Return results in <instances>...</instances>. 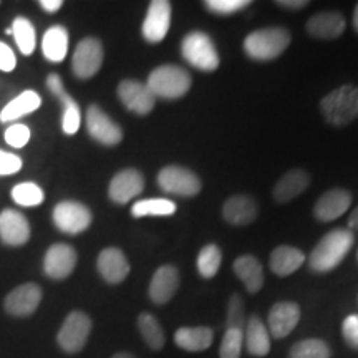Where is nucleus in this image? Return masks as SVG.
Listing matches in <instances>:
<instances>
[{
  "instance_id": "c9c22d12",
  "label": "nucleus",
  "mask_w": 358,
  "mask_h": 358,
  "mask_svg": "<svg viewBox=\"0 0 358 358\" xmlns=\"http://www.w3.org/2000/svg\"><path fill=\"white\" fill-rule=\"evenodd\" d=\"M10 198L22 208H35L45 201V192L35 182H19L12 187Z\"/></svg>"
},
{
  "instance_id": "39448f33",
  "label": "nucleus",
  "mask_w": 358,
  "mask_h": 358,
  "mask_svg": "<svg viewBox=\"0 0 358 358\" xmlns=\"http://www.w3.org/2000/svg\"><path fill=\"white\" fill-rule=\"evenodd\" d=\"M181 53L187 64L201 71H206V73L217 70L219 64H221L213 38L206 32H199V30L189 32L182 38Z\"/></svg>"
},
{
  "instance_id": "c03bdc74",
  "label": "nucleus",
  "mask_w": 358,
  "mask_h": 358,
  "mask_svg": "<svg viewBox=\"0 0 358 358\" xmlns=\"http://www.w3.org/2000/svg\"><path fill=\"white\" fill-rule=\"evenodd\" d=\"M307 0H277L275 6L287 8V10H302L303 7H307Z\"/></svg>"
},
{
  "instance_id": "de8ad7c7",
  "label": "nucleus",
  "mask_w": 358,
  "mask_h": 358,
  "mask_svg": "<svg viewBox=\"0 0 358 358\" xmlns=\"http://www.w3.org/2000/svg\"><path fill=\"white\" fill-rule=\"evenodd\" d=\"M111 358H136V357L131 355L129 352H118V353H115V355Z\"/></svg>"
},
{
  "instance_id": "7ed1b4c3",
  "label": "nucleus",
  "mask_w": 358,
  "mask_h": 358,
  "mask_svg": "<svg viewBox=\"0 0 358 358\" xmlns=\"http://www.w3.org/2000/svg\"><path fill=\"white\" fill-rule=\"evenodd\" d=\"M320 111L325 122L332 127H345L358 120V87L342 85L332 90L320 101Z\"/></svg>"
},
{
  "instance_id": "bb28decb",
  "label": "nucleus",
  "mask_w": 358,
  "mask_h": 358,
  "mask_svg": "<svg viewBox=\"0 0 358 358\" xmlns=\"http://www.w3.org/2000/svg\"><path fill=\"white\" fill-rule=\"evenodd\" d=\"M303 262H306V254L301 249L287 244L279 245L271 254V268L277 277L294 274L303 266Z\"/></svg>"
},
{
  "instance_id": "5701e85b",
  "label": "nucleus",
  "mask_w": 358,
  "mask_h": 358,
  "mask_svg": "<svg viewBox=\"0 0 358 358\" xmlns=\"http://www.w3.org/2000/svg\"><path fill=\"white\" fill-rule=\"evenodd\" d=\"M259 206L248 194H234L224 201L222 217L231 226H249L257 219Z\"/></svg>"
},
{
  "instance_id": "6e6552de",
  "label": "nucleus",
  "mask_w": 358,
  "mask_h": 358,
  "mask_svg": "<svg viewBox=\"0 0 358 358\" xmlns=\"http://www.w3.org/2000/svg\"><path fill=\"white\" fill-rule=\"evenodd\" d=\"M52 219L55 227L64 234L77 236L87 231L93 221V214L87 204L78 201H62L53 208Z\"/></svg>"
},
{
  "instance_id": "a18cd8bd",
  "label": "nucleus",
  "mask_w": 358,
  "mask_h": 358,
  "mask_svg": "<svg viewBox=\"0 0 358 358\" xmlns=\"http://www.w3.org/2000/svg\"><path fill=\"white\" fill-rule=\"evenodd\" d=\"M40 7H42L43 12L47 13H55L64 7V2L62 0H40Z\"/></svg>"
},
{
  "instance_id": "4be33fe9",
  "label": "nucleus",
  "mask_w": 358,
  "mask_h": 358,
  "mask_svg": "<svg viewBox=\"0 0 358 358\" xmlns=\"http://www.w3.org/2000/svg\"><path fill=\"white\" fill-rule=\"evenodd\" d=\"M301 320V307L295 302H277L268 312V332L274 338H285Z\"/></svg>"
},
{
  "instance_id": "a878e982",
  "label": "nucleus",
  "mask_w": 358,
  "mask_h": 358,
  "mask_svg": "<svg viewBox=\"0 0 358 358\" xmlns=\"http://www.w3.org/2000/svg\"><path fill=\"white\" fill-rule=\"evenodd\" d=\"M234 272L249 294L261 292L264 287V268L256 256L245 254V256L237 257L234 261Z\"/></svg>"
},
{
  "instance_id": "f257e3e1",
  "label": "nucleus",
  "mask_w": 358,
  "mask_h": 358,
  "mask_svg": "<svg viewBox=\"0 0 358 358\" xmlns=\"http://www.w3.org/2000/svg\"><path fill=\"white\" fill-rule=\"evenodd\" d=\"M353 241L355 237L350 229L338 227V229L327 232L313 248L310 257H308V266L317 274H327V272L334 271L350 252Z\"/></svg>"
},
{
  "instance_id": "c756f323",
  "label": "nucleus",
  "mask_w": 358,
  "mask_h": 358,
  "mask_svg": "<svg viewBox=\"0 0 358 358\" xmlns=\"http://www.w3.org/2000/svg\"><path fill=\"white\" fill-rule=\"evenodd\" d=\"M69 30L64 25H53L42 38V53L52 64H62L69 53Z\"/></svg>"
},
{
  "instance_id": "f03ea898",
  "label": "nucleus",
  "mask_w": 358,
  "mask_h": 358,
  "mask_svg": "<svg viewBox=\"0 0 358 358\" xmlns=\"http://www.w3.org/2000/svg\"><path fill=\"white\" fill-rule=\"evenodd\" d=\"M290 32L282 27L254 30L244 40V52L250 60L271 62L280 57L290 45Z\"/></svg>"
},
{
  "instance_id": "a19ab883",
  "label": "nucleus",
  "mask_w": 358,
  "mask_h": 358,
  "mask_svg": "<svg viewBox=\"0 0 358 358\" xmlns=\"http://www.w3.org/2000/svg\"><path fill=\"white\" fill-rule=\"evenodd\" d=\"M22 166H24V161L20 156L0 150V176H10V174L19 173Z\"/></svg>"
},
{
  "instance_id": "aec40b11",
  "label": "nucleus",
  "mask_w": 358,
  "mask_h": 358,
  "mask_svg": "<svg viewBox=\"0 0 358 358\" xmlns=\"http://www.w3.org/2000/svg\"><path fill=\"white\" fill-rule=\"evenodd\" d=\"M179 272L174 266H161L156 268L153 274V279L150 282V287H148V295H150L151 302L156 306H164L176 295L179 289Z\"/></svg>"
},
{
  "instance_id": "6ab92c4d",
  "label": "nucleus",
  "mask_w": 358,
  "mask_h": 358,
  "mask_svg": "<svg viewBox=\"0 0 358 358\" xmlns=\"http://www.w3.org/2000/svg\"><path fill=\"white\" fill-rule=\"evenodd\" d=\"M96 268L106 284L116 285L122 284L129 275L131 266H129L128 257L124 256L123 250L118 248H106L101 250L96 259Z\"/></svg>"
},
{
  "instance_id": "37998d69",
  "label": "nucleus",
  "mask_w": 358,
  "mask_h": 358,
  "mask_svg": "<svg viewBox=\"0 0 358 358\" xmlns=\"http://www.w3.org/2000/svg\"><path fill=\"white\" fill-rule=\"evenodd\" d=\"M17 66V57L13 53L12 47H8L7 43L0 42V70L2 71H13Z\"/></svg>"
},
{
  "instance_id": "79ce46f5",
  "label": "nucleus",
  "mask_w": 358,
  "mask_h": 358,
  "mask_svg": "<svg viewBox=\"0 0 358 358\" xmlns=\"http://www.w3.org/2000/svg\"><path fill=\"white\" fill-rule=\"evenodd\" d=\"M342 335L348 347L358 350V315H355V313L345 317L342 324Z\"/></svg>"
},
{
  "instance_id": "09e8293b",
  "label": "nucleus",
  "mask_w": 358,
  "mask_h": 358,
  "mask_svg": "<svg viewBox=\"0 0 358 358\" xmlns=\"http://www.w3.org/2000/svg\"><path fill=\"white\" fill-rule=\"evenodd\" d=\"M353 27H355V30L358 32V3L355 7V12H353Z\"/></svg>"
},
{
  "instance_id": "e433bc0d",
  "label": "nucleus",
  "mask_w": 358,
  "mask_h": 358,
  "mask_svg": "<svg viewBox=\"0 0 358 358\" xmlns=\"http://www.w3.org/2000/svg\"><path fill=\"white\" fill-rule=\"evenodd\" d=\"M244 343V332L237 329H226L224 332L219 357L221 358H241V350Z\"/></svg>"
},
{
  "instance_id": "2f4dec72",
  "label": "nucleus",
  "mask_w": 358,
  "mask_h": 358,
  "mask_svg": "<svg viewBox=\"0 0 358 358\" xmlns=\"http://www.w3.org/2000/svg\"><path fill=\"white\" fill-rule=\"evenodd\" d=\"M10 29L22 55H32L35 52V47H37V32H35V27L32 25V22L27 19V17H17V19L12 22Z\"/></svg>"
},
{
  "instance_id": "8fccbe9b",
  "label": "nucleus",
  "mask_w": 358,
  "mask_h": 358,
  "mask_svg": "<svg viewBox=\"0 0 358 358\" xmlns=\"http://www.w3.org/2000/svg\"><path fill=\"white\" fill-rule=\"evenodd\" d=\"M6 34H7V35H12V29H10V27H8V29L6 30Z\"/></svg>"
},
{
  "instance_id": "393cba45",
  "label": "nucleus",
  "mask_w": 358,
  "mask_h": 358,
  "mask_svg": "<svg viewBox=\"0 0 358 358\" xmlns=\"http://www.w3.org/2000/svg\"><path fill=\"white\" fill-rule=\"evenodd\" d=\"M244 343L252 357H266L271 352V335L261 317L250 315L245 322Z\"/></svg>"
},
{
  "instance_id": "473e14b6",
  "label": "nucleus",
  "mask_w": 358,
  "mask_h": 358,
  "mask_svg": "<svg viewBox=\"0 0 358 358\" xmlns=\"http://www.w3.org/2000/svg\"><path fill=\"white\" fill-rule=\"evenodd\" d=\"M176 204L164 198L141 199L131 206V216L140 219L148 216H171L176 213Z\"/></svg>"
},
{
  "instance_id": "58836bf2",
  "label": "nucleus",
  "mask_w": 358,
  "mask_h": 358,
  "mask_svg": "<svg viewBox=\"0 0 358 358\" xmlns=\"http://www.w3.org/2000/svg\"><path fill=\"white\" fill-rule=\"evenodd\" d=\"M249 6V0H206L204 2V7L217 15H231V13L244 10Z\"/></svg>"
},
{
  "instance_id": "4c0bfd02",
  "label": "nucleus",
  "mask_w": 358,
  "mask_h": 358,
  "mask_svg": "<svg viewBox=\"0 0 358 358\" xmlns=\"http://www.w3.org/2000/svg\"><path fill=\"white\" fill-rule=\"evenodd\" d=\"M227 329L243 330L245 327V313H244V301L239 294H232L229 302H227Z\"/></svg>"
},
{
  "instance_id": "ea45409f",
  "label": "nucleus",
  "mask_w": 358,
  "mask_h": 358,
  "mask_svg": "<svg viewBox=\"0 0 358 358\" xmlns=\"http://www.w3.org/2000/svg\"><path fill=\"white\" fill-rule=\"evenodd\" d=\"M3 138H6L8 146L20 150V148H24L30 141V128L24 123H15L6 129Z\"/></svg>"
},
{
  "instance_id": "2eb2a0df",
  "label": "nucleus",
  "mask_w": 358,
  "mask_h": 358,
  "mask_svg": "<svg viewBox=\"0 0 358 358\" xmlns=\"http://www.w3.org/2000/svg\"><path fill=\"white\" fill-rule=\"evenodd\" d=\"M47 88L53 96L60 100L62 108H64V111H62V131L65 134H75L80 129V123H82V113H80L78 103L66 92L58 73L48 75Z\"/></svg>"
},
{
  "instance_id": "dca6fc26",
  "label": "nucleus",
  "mask_w": 358,
  "mask_h": 358,
  "mask_svg": "<svg viewBox=\"0 0 358 358\" xmlns=\"http://www.w3.org/2000/svg\"><path fill=\"white\" fill-rule=\"evenodd\" d=\"M145 189V176L138 169L127 168L116 173L110 181L108 196L115 204H128Z\"/></svg>"
},
{
  "instance_id": "cd10ccee",
  "label": "nucleus",
  "mask_w": 358,
  "mask_h": 358,
  "mask_svg": "<svg viewBox=\"0 0 358 358\" xmlns=\"http://www.w3.org/2000/svg\"><path fill=\"white\" fill-rule=\"evenodd\" d=\"M214 332L209 327H181L174 334V343L186 352H203L213 345Z\"/></svg>"
},
{
  "instance_id": "7c9ffc66",
  "label": "nucleus",
  "mask_w": 358,
  "mask_h": 358,
  "mask_svg": "<svg viewBox=\"0 0 358 358\" xmlns=\"http://www.w3.org/2000/svg\"><path fill=\"white\" fill-rule=\"evenodd\" d=\"M136 325L141 334V338L145 340V343L151 348V350L158 352L164 347V343H166V335H164L163 327H161L158 319H156L153 313L141 312L140 315H138Z\"/></svg>"
},
{
  "instance_id": "b1692460",
  "label": "nucleus",
  "mask_w": 358,
  "mask_h": 358,
  "mask_svg": "<svg viewBox=\"0 0 358 358\" xmlns=\"http://www.w3.org/2000/svg\"><path fill=\"white\" fill-rule=\"evenodd\" d=\"M308 186H310V174L302 168H294L275 182L272 198L277 204H287L299 198Z\"/></svg>"
},
{
  "instance_id": "3c124183",
  "label": "nucleus",
  "mask_w": 358,
  "mask_h": 358,
  "mask_svg": "<svg viewBox=\"0 0 358 358\" xmlns=\"http://www.w3.org/2000/svg\"><path fill=\"white\" fill-rule=\"evenodd\" d=\"M357 257H358V254H357Z\"/></svg>"
},
{
  "instance_id": "9b49d317",
  "label": "nucleus",
  "mask_w": 358,
  "mask_h": 358,
  "mask_svg": "<svg viewBox=\"0 0 358 358\" xmlns=\"http://www.w3.org/2000/svg\"><path fill=\"white\" fill-rule=\"evenodd\" d=\"M88 134L103 146H116L123 140V129L113 122L98 105H90L87 110Z\"/></svg>"
},
{
  "instance_id": "f704fd0d",
  "label": "nucleus",
  "mask_w": 358,
  "mask_h": 358,
  "mask_svg": "<svg viewBox=\"0 0 358 358\" xmlns=\"http://www.w3.org/2000/svg\"><path fill=\"white\" fill-rule=\"evenodd\" d=\"M332 350L329 343L320 338H306L292 345L289 358H330Z\"/></svg>"
},
{
  "instance_id": "c85d7f7f",
  "label": "nucleus",
  "mask_w": 358,
  "mask_h": 358,
  "mask_svg": "<svg viewBox=\"0 0 358 358\" xmlns=\"http://www.w3.org/2000/svg\"><path fill=\"white\" fill-rule=\"evenodd\" d=\"M42 106V98L34 90H25L19 96H15L3 106L0 111V123H10L22 116L34 113Z\"/></svg>"
},
{
  "instance_id": "f3484780",
  "label": "nucleus",
  "mask_w": 358,
  "mask_h": 358,
  "mask_svg": "<svg viewBox=\"0 0 358 358\" xmlns=\"http://www.w3.org/2000/svg\"><path fill=\"white\" fill-rule=\"evenodd\" d=\"M0 241L8 248H20L29 243V219L15 209H3L0 213Z\"/></svg>"
},
{
  "instance_id": "412c9836",
  "label": "nucleus",
  "mask_w": 358,
  "mask_h": 358,
  "mask_svg": "<svg viewBox=\"0 0 358 358\" xmlns=\"http://www.w3.org/2000/svg\"><path fill=\"white\" fill-rule=\"evenodd\" d=\"M347 20L340 12H320L312 15L306 24V32L313 38L335 40L345 32Z\"/></svg>"
},
{
  "instance_id": "ddd939ff",
  "label": "nucleus",
  "mask_w": 358,
  "mask_h": 358,
  "mask_svg": "<svg viewBox=\"0 0 358 358\" xmlns=\"http://www.w3.org/2000/svg\"><path fill=\"white\" fill-rule=\"evenodd\" d=\"M116 93L124 108L134 115H150L156 105V98L146 87V83L138 82V80H122Z\"/></svg>"
},
{
  "instance_id": "a211bd4d",
  "label": "nucleus",
  "mask_w": 358,
  "mask_h": 358,
  "mask_svg": "<svg viewBox=\"0 0 358 358\" xmlns=\"http://www.w3.org/2000/svg\"><path fill=\"white\" fill-rule=\"evenodd\" d=\"M352 206L350 191L342 189V187H334V189L325 191L324 194L317 199L313 206V216L320 222H330L343 216Z\"/></svg>"
},
{
  "instance_id": "20e7f679",
  "label": "nucleus",
  "mask_w": 358,
  "mask_h": 358,
  "mask_svg": "<svg viewBox=\"0 0 358 358\" xmlns=\"http://www.w3.org/2000/svg\"><path fill=\"white\" fill-rule=\"evenodd\" d=\"M192 78L189 71L178 65H161L148 77L146 87L153 93L156 100H178L191 90Z\"/></svg>"
},
{
  "instance_id": "72a5a7b5",
  "label": "nucleus",
  "mask_w": 358,
  "mask_h": 358,
  "mask_svg": "<svg viewBox=\"0 0 358 358\" xmlns=\"http://www.w3.org/2000/svg\"><path fill=\"white\" fill-rule=\"evenodd\" d=\"M222 262V252L217 244H208L198 254V272L203 279H213L217 275Z\"/></svg>"
},
{
  "instance_id": "9d476101",
  "label": "nucleus",
  "mask_w": 358,
  "mask_h": 358,
  "mask_svg": "<svg viewBox=\"0 0 358 358\" xmlns=\"http://www.w3.org/2000/svg\"><path fill=\"white\" fill-rule=\"evenodd\" d=\"M42 289L35 282H25L19 287L10 290L3 299V310L7 315L17 317V319H25V317L34 315L42 302Z\"/></svg>"
},
{
  "instance_id": "4468645a",
  "label": "nucleus",
  "mask_w": 358,
  "mask_h": 358,
  "mask_svg": "<svg viewBox=\"0 0 358 358\" xmlns=\"http://www.w3.org/2000/svg\"><path fill=\"white\" fill-rule=\"evenodd\" d=\"M171 3L168 0H153L148 7L145 22H143V38L150 43H159L166 38L171 27Z\"/></svg>"
},
{
  "instance_id": "1a4fd4ad",
  "label": "nucleus",
  "mask_w": 358,
  "mask_h": 358,
  "mask_svg": "<svg viewBox=\"0 0 358 358\" xmlns=\"http://www.w3.org/2000/svg\"><path fill=\"white\" fill-rule=\"evenodd\" d=\"M105 58L103 43L95 37H85L80 40L71 58V70L80 80H90L100 71Z\"/></svg>"
},
{
  "instance_id": "423d86ee",
  "label": "nucleus",
  "mask_w": 358,
  "mask_h": 358,
  "mask_svg": "<svg viewBox=\"0 0 358 358\" xmlns=\"http://www.w3.org/2000/svg\"><path fill=\"white\" fill-rule=\"evenodd\" d=\"M93 322L83 310H73L65 317L64 324L57 334V343L69 355L80 353L87 345L92 334Z\"/></svg>"
},
{
  "instance_id": "0eeeda50",
  "label": "nucleus",
  "mask_w": 358,
  "mask_h": 358,
  "mask_svg": "<svg viewBox=\"0 0 358 358\" xmlns=\"http://www.w3.org/2000/svg\"><path fill=\"white\" fill-rule=\"evenodd\" d=\"M158 186L168 194L179 198H194L201 192V179L191 169L179 164H169L158 173Z\"/></svg>"
},
{
  "instance_id": "f8f14e48",
  "label": "nucleus",
  "mask_w": 358,
  "mask_h": 358,
  "mask_svg": "<svg viewBox=\"0 0 358 358\" xmlns=\"http://www.w3.org/2000/svg\"><path fill=\"white\" fill-rule=\"evenodd\" d=\"M77 250L70 244L57 243L48 248L43 257V272L48 279L64 280L73 274L77 267Z\"/></svg>"
},
{
  "instance_id": "49530a36",
  "label": "nucleus",
  "mask_w": 358,
  "mask_h": 358,
  "mask_svg": "<svg viewBox=\"0 0 358 358\" xmlns=\"http://www.w3.org/2000/svg\"><path fill=\"white\" fill-rule=\"evenodd\" d=\"M348 229L358 231V206L352 211L350 217H348Z\"/></svg>"
}]
</instances>
